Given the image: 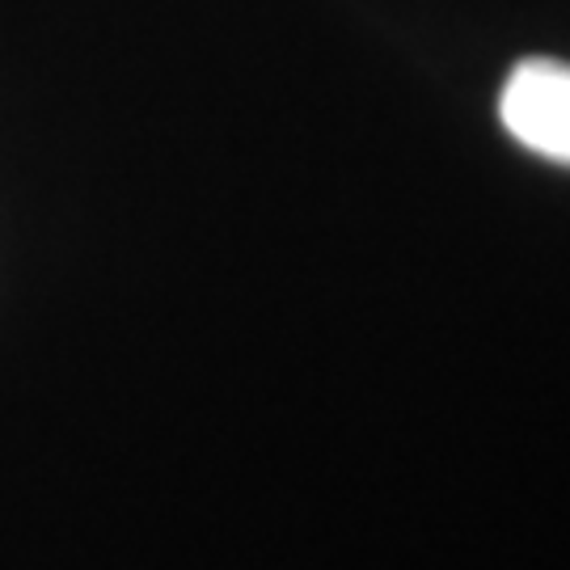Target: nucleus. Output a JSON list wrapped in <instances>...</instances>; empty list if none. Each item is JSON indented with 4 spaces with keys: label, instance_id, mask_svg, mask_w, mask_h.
I'll use <instances>...</instances> for the list:
<instances>
[{
    "label": "nucleus",
    "instance_id": "nucleus-1",
    "mask_svg": "<svg viewBox=\"0 0 570 570\" xmlns=\"http://www.w3.org/2000/svg\"><path fill=\"white\" fill-rule=\"evenodd\" d=\"M499 119L511 131V140L532 148L537 157L570 165V63H515L499 98Z\"/></svg>",
    "mask_w": 570,
    "mask_h": 570
}]
</instances>
